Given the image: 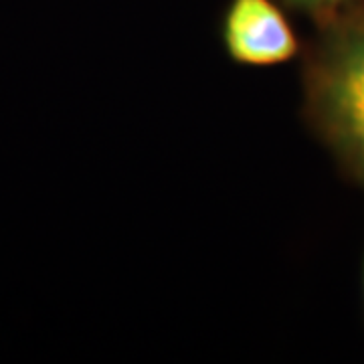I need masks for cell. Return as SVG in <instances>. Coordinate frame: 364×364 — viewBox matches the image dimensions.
Segmentation results:
<instances>
[{"label":"cell","mask_w":364,"mask_h":364,"mask_svg":"<svg viewBox=\"0 0 364 364\" xmlns=\"http://www.w3.org/2000/svg\"><path fill=\"white\" fill-rule=\"evenodd\" d=\"M223 45L245 67L282 65L299 51L294 26L273 0H231L223 18Z\"/></svg>","instance_id":"cell-2"},{"label":"cell","mask_w":364,"mask_h":364,"mask_svg":"<svg viewBox=\"0 0 364 364\" xmlns=\"http://www.w3.org/2000/svg\"><path fill=\"white\" fill-rule=\"evenodd\" d=\"M363 287H364V272H363Z\"/></svg>","instance_id":"cell-4"},{"label":"cell","mask_w":364,"mask_h":364,"mask_svg":"<svg viewBox=\"0 0 364 364\" xmlns=\"http://www.w3.org/2000/svg\"><path fill=\"white\" fill-rule=\"evenodd\" d=\"M304 102L320 140L364 184V4L322 18L306 57Z\"/></svg>","instance_id":"cell-1"},{"label":"cell","mask_w":364,"mask_h":364,"mask_svg":"<svg viewBox=\"0 0 364 364\" xmlns=\"http://www.w3.org/2000/svg\"><path fill=\"white\" fill-rule=\"evenodd\" d=\"M287 4L301 9L306 13H312L320 18H324L328 14L336 13L338 9H342L348 0H286Z\"/></svg>","instance_id":"cell-3"}]
</instances>
